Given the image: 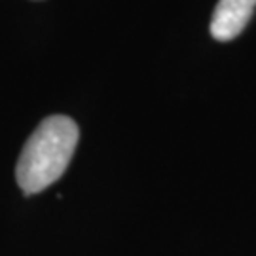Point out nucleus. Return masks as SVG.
<instances>
[{
  "mask_svg": "<svg viewBox=\"0 0 256 256\" xmlns=\"http://www.w3.org/2000/svg\"><path fill=\"white\" fill-rule=\"evenodd\" d=\"M256 0H218L212 19L210 34L220 42H228L241 34L248 19L252 18Z\"/></svg>",
  "mask_w": 256,
  "mask_h": 256,
  "instance_id": "f03ea898",
  "label": "nucleus"
},
{
  "mask_svg": "<svg viewBox=\"0 0 256 256\" xmlns=\"http://www.w3.org/2000/svg\"><path fill=\"white\" fill-rule=\"evenodd\" d=\"M80 138L76 122L68 116L42 120L21 150L16 180L25 194H38L66 171Z\"/></svg>",
  "mask_w": 256,
  "mask_h": 256,
  "instance_id": "f257e3e1",
  "label": "nucleus"
}]
</instances>
